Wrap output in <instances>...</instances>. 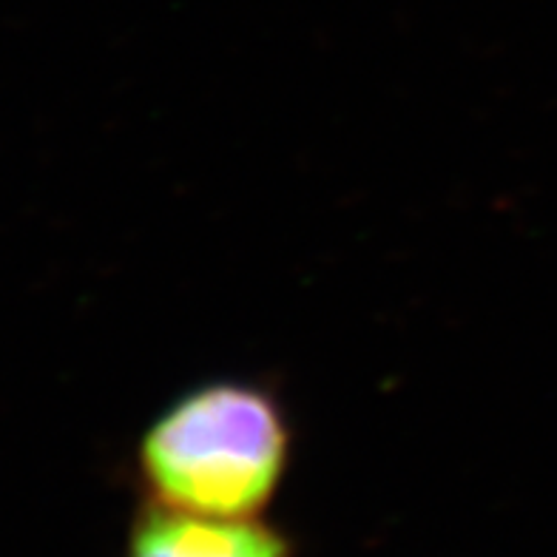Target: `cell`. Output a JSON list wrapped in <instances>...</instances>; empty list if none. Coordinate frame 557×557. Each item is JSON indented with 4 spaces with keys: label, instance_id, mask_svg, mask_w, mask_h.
Returning <instances> with one entry per match:
<instances>
[{
    "label": "cell",
    "instance_id": "cell-1",
    "mask_svg": "<svg viewBox=\"0 0 557 557\" xmlns=\"http://www.w3.org/2000/svg\"><path fill=\"white\" fill-rule=\"evenodd\" d=\"M296 430L259 379H211L183 389L137 435L143 504L213 518H264L294 467Z\"/></svg>",
    "mask_w": 557,
    "mask_h": 557
},
{
    "label": "cell",
    "instance_id": "cell-2",
    "mask_svg": "<svg viewBox=\"0 0 557 557\" xmlns=\"http://www.w3.org/2000/svg\"><path fill=\"white\" fill-rule=\"evenodd\" d=\"M123 557H296V541L264 518H213L139 504Z\"/></svg>",
    "mask_w": 557,
    "mask_h": 557
}]
</instances>
